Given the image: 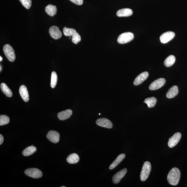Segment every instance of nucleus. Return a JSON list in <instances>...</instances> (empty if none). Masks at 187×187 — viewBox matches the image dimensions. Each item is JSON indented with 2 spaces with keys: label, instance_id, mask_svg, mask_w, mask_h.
Returning a JSON list of instances; mask_svg holds the SVG:
<instances>
[{
  "label": "nucleus",
  "instance_id": "obj_1",
  "mask_svg": "<svg viewBox=\"0 0 187 187\" xmlns=\"http://www.w3.org/2000/svg\"><path fill=\"white\" fill-rule=\"evenodd\" d=\"M181 177V172L176 167L173 168L168 174L167 181L170 185L173 186L177 185L178 184Z\"/></svg>",
  "mask_w": 187,
  "mask_h": 187
},
{
  "label": "nucleus",
  "instance_id": "obj_2",
  "mask_svg": "<svg viewBox=\"0 0 187 187\" xmlns=\"http://www.w3.org/2000/svg\"><path fill=\"white\" fill-rule=\"evenodd\" d=\"M151 168L150 163L148 161L144 163L140 174V179L142 182L145 181L148 178L151 171Z\"/></svg>",
  "mask_w": 187,
  "mask_h": 187
},
{
  "label": "nucleus",
  "instance_id": "obj_3",
  "mask_svg": "<svg viewBox=\"0 0 187 187\" xmlns=\"http://www.w3.org/2000/svg\"><path fill=\"white\" fill-rule=\"evenodd\" d=\"M4 52L9 61L12 62L14 61L16 56L14 50L10 45L6 44L3 47Z\"/></svg>",
  "mask_w": 187,
  "mask_h": 187
},
{
  "label": "nucleus",
  "instance_id": "obj_4",
  "mask_svg": "<svg viewBox=\"0 0 187 187\" xmlns=\"http://www.w3.org/2000/svg\"><path fill=\"white\" fill-rule=\"evenodd\" d=\"M134 35L132 33L127 32L124 33L120 35L118 37V43L121 44L129 43L134 39Z\"/></svg>",
  "mask_w": 187,
  "mask_h": 187
},
{
  "label": "nucleus",
  "instance_id": "obj_5",
  "mask_svg": "<svg viewBox=\"0 0 187 187\" xmlns=\"http://www.w3.org/2000/svg\"><path fill=\"white\" fill-rule=\"evenodd\" d=\"M24 173L27 176L34 179L40 178L43 175L40 170L36 168H29L25 170Z\"/></svg>",
  "mask_w": 187,
  "mask_h": 187
},
{
  "label": "nucleus",
  "instance_id": "obj_6",
  "mask_svg": "<svg viewBox=\"0 0 187 187\" xmlns=\"http://www.w3.org/2000/svg\"><path fill=\"white\" fill-rule=\"evenodd\" d=\"M181 134L180 132L175 133L173 136L169 139L168 144V146L170 148H173L176 146L180 140L181 138Z\"/></svg>",
  "mask_w": 187,
  "mask_h": 187
},
{
  "label": "nucleus",
  "instance_id": "obj_7",
  "mask_svg": "<svg viewBox=\"0 0 187 187\" xmlns=\"http://www.w3.org/2000/svg\"><path fill=\"white\" fill-rule=\"evenodd\" d=\"M166 83V80L163 78L157 79L150 85L149 89L151 90H156L163 87Z\"/></svg>",
  "mask_w": 187,
  "mask_h": 187
},
{
  "label": "nucleus",
  "instance_id": "obj_8",
  "mask_svg": "<svg viewBox=\"0 0 187 187\" xmlns=\"http://www.w3.org/2000/svg\"><path fill=\"white\" fill-rule=\"evenodd\" d=\"M175 33L174 32L168 31L163 33L160 37V40L161 43H168L174 38Z\"/></svg>",
  "mask_w": 187,
  "mask_h": 187
},
{
  "label": "nucleus",
  "instance_id": "obj_9",
  "mask_svg": "<svg viewBox=\"0 0 187 187\" xmlns=\"http://www.w3.org/2000/svg\"><path fill=\"white\" fill-rule=\"evenodd\" d=\"M46 137L51 142L56 144L59 141L60 135L59 133L56 131L51 130L47 135Z\"/></svg>",
  "mask_w": 187,
  "mask_h": 187
},
{
  "label": "nucleus",
  "instance_id": "obj_10",
  "mask_svg": "<svg viewBox=\"0 0 187 187\" xmlns=\"http://www.w3.org/2000/svg\"><path fill=\"white\" fill-rule=\"evenodd\" d=\"M49 33L51 37L55 40L61 38L62 36V33L60 31L59 28L55 26H53L50 28Z\"/></svg>",
  "mask_w": 187,
  "mask_h": 187
},
{
  "label": "nucleus",
  "instance_id": "obj_11",
  "mask_svg": "<svg viewBox=\"0 0 187 187\" xmlns=\"http://www.w3.org/2000/svg\"><path fill=\"white\" fill-rule=\"evenodd\" d=\"M127 172V170L125 168L117 173L112 177V181L113 183L117 184L119 183L121 179L125 177Z\"/></svg>",
  "mask_w": 187,
  "mask_h": 187
},
{
  "label": "nucleus",
  "instance_id": "obj_12",
  "mask_svg": "<svg viewBox=\"0 0 187 187\" xmlns=\"http://www.w3.org/2000/svg\"><path fill=\"white\" fill-rule=\"evenodd\" d=\"M97 124L100 127L108 128H111L113 127V124L111 122L106 118H100L97 119L96 121Z\"/></svg>",
  "mask_w": 187,
  "mask_h": 187
},
{
  "label": "nucleus",
  "instance_id": "obj_13",
  "mask_svg": "<svg viewBox=\"0 0 187 187\" xmlns=\"http://www.w3.org/2000/svg\"><path fill=\"white\" fill-rule=\"evenodd\" d=\"M149 73L148 72L145 71L140 74L135 79L134 84L135 85L137 86L140 85L145 81L148 78Z\"/></svg>",
  "mask_w": 187,
  "mask_h": 187
},
{
  "label": "nucleus",
  "instance_id": "obj_14",
  "mask_svg": "<svg viewBox=\"0 0 187 187\" xmlns=\"http://www.w3.org/2000/svg\"><path fill=\"white\" fill-rule=\"evenodd\" d=\"M19 93L21 97L25 102H27L29 100V96L27 88L24 85L21 86L19 89Z\"/></svg>",
  "mask_w": 187,
  "mask_h": 187
},
{
  "label": "nucleus",
  "instance_id": "obj_15",
  "mask_svg": "<svg viewBox=\"0 0 187 187\" xmlns=\"http://www.w3.org/2000/svg\"><path fill=\"white\" fill-rule=\"evenodd\" d=\"M72 112L71 109H68L59 112L58 114V119L61 120H65L69 118L71 116Z\"/></svg>",
  "mask_w": 187,
  "mask_h": 187
},
{
  "label": "nucleus",
  "instance_id": "obj_16",
  "mask_svg": "<svg viewBox=\"0 0 187 187\" xmlns=\"http://www.w3.org/2000/svg\"><path fill=\"white\" fill-rule=\"evenodd\" d=\"M133 11L130 8H123L120 9L116 13L118 17H128L132 15Z\"/></svg>",
  "mask_w": 187,
  "mask_h": 187
},
{
  "label": "nucleus",
  "instance_id": "obj_17",
  "mask_svg": "<svg viewBox=\"0 0 187 187\" xmlns=\"http://www.w3.org/2000/svg\"><path fill=\"white\" fill-rule=\"evenodd\" d=\"M178 87L176 86H173L168 90L166 94V97L168 99L174 98L178 94Z\"/></svg>",
  "mask_w": 187,
  "mask_h": 187
},
{
  "label": "nucleus",
  "instance_id": "obj_18",
  "mask_svg": "<svg viewBox=\"0 0 187 187\" xmlns=\"http://www.w3.org/2000/svg\"><path fill=\"white\" fill-rule=\"evenodd\" d=\"M125 155L124 154H120L117 157L116 159V160L112 163V164L109 166V169L110 170H113L115 168L119 163H120L125 158Z\"/></svg>",
  "mask_w": 187,
  "mask_h": 187
},
{
  "label": "nucleus",
  "instance_id": "obj_19",
  "mask_svg": "<svg viewBox=\"0 0 187 187\" xmlns=\"http://www.w3.org/2000/svg\"><path fill=\"white\" fill-rule=\"evenodd\" d=\"M63 33L65 36H72L73 38L78 33H77L75 30L72 28H68L65 27L63 29Z\"/></svg>",
  "mask_w": 187,
  "mask_h": 187
},
{
  "label": "nucleus",
  "instance_id": "obj_20",
  "mask_svg": "<svg viewBox=\"0 0 187 187\" xmlns=\"http://www.w3.org/2000/svg\"><path fill=\"white\" fill-rule=\"evenodd\" d=\"M80 160L79 156L76 153L71 154L67 158V162L70 164H75L79 162Z\"/></svg>",
  "mask_w": 187,
  "mask_h": 187
},
{
  "label": "nucleus",
  "instance_id": "obj_21",
  "mask_svg": "<svg viewBox=\"0 0 187 187\" xmlns=\"http://www.w3.org/2000/svg\"><path fill=\"white\" fill-rule=\"evenodd\" d=\"M45 11L48 15L53 16L57 14V8L56 6L50 4L46 7Z\"/></svg>",
  "mask_w": 187,
  "mask_h": 187
},
{
  "label": "nucleus",
  "instance_id": "obj_22",
  "mask_svg": "<svg viewBox=\"0 0 187 187\" xmlns=\"http://www.w3.org/2000/svg\"><path fill=\"white\" fill-rule=\"evenodd\" d=\"M36 147L32 145L31 146L28 147L24 149L23 151L22 154L25 156H30L36 152Z\"/></svg>",
  "mask_w": 187,
  "mask_h": 187
},
{
  "label": "nucleus",
  "instance_id": "obj_23",
  "mask_svg": "<svg viewBox=\"0 0 187 187\" xmlns=\"http://www.w3.org/2000/svg\"><path fill=\"white\" fill-rule=\"evenodd\" d=\"M1 88L2 92L5 94L7 97H11L12 96L13 93L11 90L8 87L6 84L4 83L1 84Z\"/></svg>",
  "mask_w": 187,
  "mask_h": 187
},
{
  "label": "nucleus",
  "instance_id": "obj_24",
  "mask_svg": "<svg viewBox=\"0 0 187 187\" xmlns=\"http://www.w3.org/2000/svg\"><path fill=\"white\" fill-rule=\"evenodd\" d=\"M157 100L154 97L147 98L145 100L144 102L146 103L149 108L153 107L155 106Z\"/></svg>",
  "mask_w": 187,
  "mask_h": 187
},
{
  "label": "nucleus",
  "instance_id": "obj_25",
  "mask_svg": "<svg viewBox=\"0 0 187 187\" xmlns=\"http://www.w3.org/2000/svg\"><path fill=\"white\" fill-rule=\"evenodd\" d=\"M176 58L174 56L170 55L166 59L164 62V64L166 67H170L174 64Z\"/></svg>",
  "mask_w": 187,
  "mask_h": 187
},
{
  "label": "nucleus",
  "instance_id": "obj_26",
  "mask_svg": "<svg viewBox=\"0 0 187 187\" xmlns=\"http://www.w3.org/2000/svg\"><path fill=\"white\" fill-rule=\"evenodd\" d=\"M58 81L57 74L55 71H53L51 74V86L52 88H55L57 85Z\"/></svg>",
  "mask_w": 187,
  "mask_h": 187
},
{
  "label": "nucleus",
  "instance_id": "obj_27",
  "mask_svg": "<svg viewBox=\"0 0 187 187\" xmlns=\"http://www.w3.org/2000/svg\"><path fill=\"white\" fill-rule=\"evenodd\" d=\"M10 121L8 116L6 115L0 116V125L2 126L8 124Z\"/></svg>",
  "mask_w": 187,
  "mask_h": 187
},
{
  "label": "nucleus",
  "instance_id": "obj_28",
  "mask_svg": "<svg viewBox=\"0 0 187 187\" xmlns=\"http://www.w3.org/2000/svg\"><path fill=\"white\" fill-rule=\"evenodd\" d=\"M22 5L27 9H29L32 5L31 0H19Z\"/></svg>",
  "mask_w": 187,
  "mask_h": 187
},
{
  "label": "nucleus",
  "instance_id": "obj_29",
  "mask_svg": "<svg viewBox=\"0 0 187 187\" xmlns=\"http://www.w3.org/2000/svg\"><path fill=\"white\" fill-rule=\"evenodd\" d=\"M70 1L72 3L79 5H81L83 3V0H70Z\"/></svg>",
  "mask_w": 187,
  "mask_h": 187
},
{
  "label": "nucleus",
  "instance_id": "obj_30",
  "mask_svg": "<svg viewBox=\"0 0 187 187\" xmlns=\"http://www.w3.org/2000/svg\"><path fill=\"white\" fill-rule=\"evenodd\" d=\"M4 140V138L1 134L0 135V145L3 144Z\"/></svg>",
  "mask_w": 187,
  "mask_h": 187
},
{
  "label": "nucleus",
  "instance_id": "obj_31",
  "mask_svg": "<svg viewBox=\"0 0 187 187\" xmlns=\"http://www.w3.org/2000/svg\"><path fill=\"white\" fill-rule=\"evenodd\" d=\"M0 59H0V60H1V62L2 61V59H3V58H2L1 57H1H0Z\"/></svg>",
  "mask_w": 187,
  "mask_h": 187
},
{
  "label": "nucleus",
  "instance_id": "obj_32",
  "mask_svg": "<svg viewBox=\"0 0 187 187\" xmlns=\"http://www.w3.org/2000/svg\"><path fill=\"white\" fill-rule=\"evenodd\" d=\"M61 187H65V186H61Z\"/></svg>",
  "mask_w": 187,
  "mask_h": 187
},
{
  "label": "nucleus",
  "instance_id": "obj_33",
  "mask_svg": "<svg viewBox=\"0 0 187 187\" xmlns=\"http://www.w3.org/2000/svg\"></svg>",
  "mask_w": 187,
  "mask_h": 187
},
{
  "label": "nucleus",
  "instance_id": "obj_34",
  "mask_svg": "<svg viewBox=\"0 0 187 187\" xmlns=\"http://www.w3.org/2000/svg\"><path fill=\"white\" fill-rule=\"evenodd\" d=\"M71 39V37H70L69 39Z\"/></svg>",
  "mask_w": 187,
  "mask_h": 187
},
{
  "label": "nucleus",
  "instance_id": "obj_35",
  "mask_svg": "<svg viewBox=\"0 0 187 187\" xmlns=\"http://www.w3.org/2000/svg\"><path fill=\"white\" fill-rule=\"evenodd\" d=\"M99 115H100V114L99 113Z\"/></svg>",
  "mask_w": 187,
  "mask_h": 187
}]
</instances>
